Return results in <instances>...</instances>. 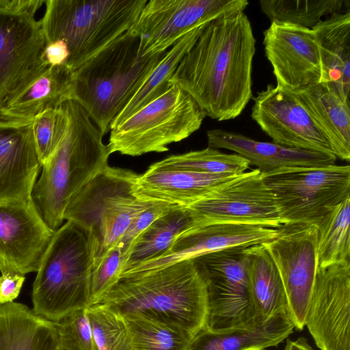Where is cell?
Wrapping results in <instances>:
<instances>
[{
    "instance_id": "6da1fadb",
    "label": "cell",
    "mask_w": 350,
    "mask_h": 350,
    "mask_svg": "<svg viewBox=\"0 0 350 350\" xmlns=\"http://www.w3.org/2000/svg\"><path fill=\"white\" fill-rule=\"evenodd\" d=\"M255 45L243 11L221 14L206 24L169 83L189 93L211 119H234L252 98Z\"/></svg>"
},
{
    "instance_id": "7a4b0ae2",
    "label": "cell",
    "mask_w": 350,
    "mask_h": 350,
    "mask_svg": "<svg viewBox=\"0 0 350 350\" xmlns=\"http://www.w3.org/2000/svg\"><path fill=\"white\" fill-rule=\"evenodd\" d=\"M98 304L124 317L165 324L193 338L206 327V282L193 259L121 277Z\"/></svg>"
},
{
    "instance_id": "3957f363",
    "label": "cell",
    "mask_w": 350,
    "mask_h": 350,
    "mask_svg": "<svg viewBox=\"0 0 350 350\" xmlns=\"http://www.w3.org/2000/svg\"><path fill=\"white\" fill-rule=\"evenodd\" d=\"M68 116L64 136L42 165L31 200L53 231L63 223L64 211L72 198L108 165L110 155L103 135L85 109L76 100L62 104Z\"/></svg>"
},
{
    "instance_id": "277c9868",
    "label": "cell",
    "mask_w": 350,
    "mask_h": 350,
    "mask_svg": "<svg viewBox=\"0 0 350 350\" xmlns=\"http://www.w3.org/2000/svg\"><path fill=\"white\" fill-rule=\"evenodd\" d=\"M139 44L131 29L73 71L72 99L103 135L163 54L141 57Z\"/></svg>"
},
{
    "instance_id": "5b68a950",
    "label": "cell",
    "mask_w": 350,
    "mask_h": 350,
    "mask_svg": "<svg viewBox=\"0 0 350 350\" xmlns=\"http://www.w3.org/2000/svg\"><path fill=\"white\" fill-rule=\"evenodd\" d=\"M148 0H46L40 19L47 43L63 40L75 71L130 31Z\"/></svg>"
},
{
    "instance_id": "8992f818",
    "label": "cell",
    "mask_w": 350,
    "mask_h": 350,
    "mask_svg": "<svg viewBox=\"0 0 350 350\" xmlns=\"http://www.w3.org/2000/svg\"><path fill=\"white\" fill-rule=\"evenodd\" d=\"M92 269L86 234L66 221L54 232L37 271L32 290L33 311L57 322L89 307Z\"/></svg>"
},
{
    "instance_id": "52a82bcc",
    "label": "cell",
    "mask_w": 350,
    "mask_h": 350,
    "mask_svg": "<svg viewBox=\"0 0 350 350\" xmlns=\"http://www.w3.org/2000/svg\"><path fill=\"white\" fill-rule=\"evenodd\" d=\"M138 174L107 166L69 202L64 219L86 234L92 267L120 241L133 219L150 203L135 198L133 185Z\"/></svg>"
},
{
    "instance_id": "ba28073f",
    "label": "cell",
    "mask_w": 350,
    "mask_h": 350,
    "mask_svg": "<svg viewBox=\"0 0 350 350\" xmlns=\"http://www.w3.org/2000/svg\"><path fill=\"white\" fill-rule=\"evenodd\" d=\"M110 129V154L132 157L163 152L198 131L206 113L192 96L176 83Z\"/></svg>"
},
{
    "instance_id": "9c48e42d",
    "label": "cell",
    "mask_w": 350,
    "mask_h": 350,
    "mask_svg": "<svg viewBox=\"0 0 350 350\" xmlns=\"http://www.w3.org/2000/svg\"><path fill=\"white\" fill-rule=\"evenodd\" d=\"M262 174L283 225L317 226L336 206L350 198L349 165L288 167Z\"/></svg>"
},
{
    "instance_id": "30bf717a",
    "label": "cell",
    "mask_w": 350,
    "mask_h": 350,
    "mask_svg": "<svg viewBox=\"0 0 350 350\" xmlns=\"http://www.w3.org/2000/svg\"><path fill=\"white\" fill-rule=\"evenodd\" d=\"M247 247H234L193 258L207 284L206 328L224 333L257 323L252 304Z\"/></svg>"
},
{
    "instance_id": "8fae6325",
    "label": "cell",
    "mask_w": 350,
    "mask_h": 350,
    "mask_svg": "<svg viewBox=\"0 0 350 350\" xmlns=\"http://www.w3.org/2000/svg\"><path fill=\"white\" fill-rule=\"evenodd\" d=\"M247 0H150L131 29L141 57L164 53L193 29L221 14L244 11Z\"/></svg>"
},
{
    "instance_id": "7c38bea8",
    "label": "cell",
    "mask_w": 350,
    "mask_h": 350,
    "mask_svg": "<svg viewBox=\"0 0 350 350\" xmlns=\"http://www.w3.org/2000/svg\"><path fill=\"white\" fill-rule=\"evenodd\" d=\"M187 208L194 226L232 223L279 228L283 225L274 196L257 168L224 183Z\"/></svg>"
},
{
    "instance_id": "4fadbf2b",
    "label": "cell",
    "mask_w": 350,
    "mask_h": 350,
    "mask_svg": "<svg viewBox=\"0 0 350 350\" xmlns=\"http://www.w3.org/2000/svg\"><path fill=\"white\" fill-rule=\"evenodd\" d=\"M316 225L284 224L277 236L262 243L273 260L282 279L289 317L297 330L305 317L318 269Z\"/></svg>"
},
{
    "instance_id": "5bb4252c",
    "label": "cell",
    "mask_w": 350,
    "mask_h": 350,
    "mask_svg": "<svg viewBox=\"0 0 350 350\" xmlns=\"http://www.w3.org/2000/svg\"><path fill=\"white\" fill-rule=\"evenodd\" d=\"M46 44L40 20L0 10V109L48 68Z\"/></svg>"
},
{
    "instance_id": "9a60e30c",
    "label": "cell",
    "mask_w": 350,
    "mask_h": 350,
    "mask_svg": "<svg viewBox=\"0 0 350 350\" xmlns=\"http://www.w3.org/2000/svg\"><path fill=\"white\" fill-rule=\"evenodd\" d=\"M305 326L321 350H350V262L318 267Z\"/></svg>"
},
{
    "instance_id": "2e32d148",
    "label": "cell",
    "mask_w": 350,
    "mask_h": 350,
    "mask_svg": "<svg viewBox=\"0 0 350 350\" xmlns=\"http://www.w3.org/2000/svg\"><path fill=\"white\" fill-rule=\"evenodd\" d=\"M251 117L277 144L334 155L328 140L292 90L268 85L254 98Z\"/></svg>"
},
{
    "instance_id": "e0dca14e",
    "label": "cell",
    "mask_w": 350,
    "mask_h": 350,
    "mask_svg": "<svg viewBox=\"0 0 350 350\" xmlns=\"http://www.w3.org/2000/svg\"><path fill=\"white\" fill-rule=\"evenodd\" d=\"M265 55L278 88L295 90L319 83L321 66L312 29L278 21L264 31Z\"/></svg>"
},
{
    "instance_id": "ac0fdd59",
    "label": "cell",
    "mask_w": 350,
    "mask_h": 350,
    "mask_svg": "<svg viewBox=\"0 0 350 350\" xmlns=\"http://www.w3.org/2000/svg\"><path fill=\"white\" fill-rule=\"evenodd\" d=\"M53 233L32 201L0 202L1 273L37 272Z\"/></svg>"
},
{
    "instance_id": "d6986e66",
    "label": "cell",
    "mask_w": 350,
    "mask_h": 350,
    "mask_svg": "<svg viewBox=\"0 0 350 350\" xmlns=\"http://www.w3.org/2000/svg\"><path fill=\"white\" fill-rule=\"evenodd\" d=\"M278 233V228L254 224L214 223L193 226L181 233L161 256L124 271L120 278L157 270L226 248L261 244L273 239Z\"/></svg>"
},
{
    "instance_id": "ffe728a7",
    "label": "cell",
    "mask_w": 350,
    "mask_h": 350,
    "mask_svg": "<svg viewBox=\"0 0 350 350\" xmlns=\"http://www.w3.org/2000/svg\"><path fill=\"white\" fill-rule=\"evenodd\" d=\"M42 163L32 120L0 121V202H30Z\"/></svg>"
},
{
    "instance_id": "44dd1931",
    "label": "cell",
    "mask_w": 350,
    "mask_h": 350,
    "mask_svg": "<svg viewBox=\"0 0 350 350\" xmlns=\"http://www.w3.org/2000/svg\"><path fill=\"white\" fill-rule=\"evenodd\" d=\"M237 176L170 168L154 163L144 174H138L133 193L143 202L188 207Z\"/></svg>"
},
{
    "instance_id": "7402d4cb",
    "label": "cell",
    "mask_w": 350,
    "mask_h": 350,
    "mask_svg": "<svg viewBox=\"0 0 350 350\" xmlns=\"http://www.w3.org/2000/svg\"><path fill=\"white\" fill-rule=\"evenodd\" d=\"M208 147L232 150L250 165L267 173L288 167L335 164V155L286 148L274 142H260L235 132L216 129L206 131Z\"/></svg>"
},
{
    "instance_id": "603a6c76",
    "label": "cell",
    "mask_w": 350,
    "mask_h": 350,
    "mask_svg": "<svg viewBox=\"0 0 350 350\" xmlns=\"http://www.w3.org/2000/svg\"><path fill=\"white\" fill-rule=\"evenodd\" d=\"M318 46L320 82L341 101L349 105L350 11L332 14L312 29Z\"/></svg>"
},
{
    "instance_id": "cb8c5ba5",
    "label": "cell",
    "mask_w": 350,
    "mask_h": 350,
    "mask_svg": "<svg viewBox=\"0 0 350 350\" xmlns=\"http://www.w3.org/2000/svg\"><path fill=\"white\" fill-rule=\"evenodd\" d=\"M328 140L336 157L350 160V107L323 82L292 90Z\"/></svg>"
},
{
    "instance_id": "d4e9b609",
    "label": "cell",
    "mask_w": 350,
    "mask_h": 350,
    "mask_svg": "<svg viewBox=\"0 0 350 350\" xmlns=\"http://www.w3.org/2000/svg\"><path fill=\"white\" fill-rule=\"evenodd\" d=\"M73 71L65 65L48 68L24 92L0 109V119L32 120L48 109L72 99Z\"/></svg>"
},
{
    "instance_id": "484cf974",
    "label": "cell",
    "mask_w": 350,
    "mask_h": 350,
    "mask_svg": "<svg viewBox=\"0 0 350 350\" xmlns=\"http://www.w3.org/2000/svg\"><path fill=\"white\" fill-rule=\"evenodd\" d=\"M0 350H59L55 322L24 304H0Z\"/></svg>"
},
{
    "instance_id": "4316f807",
    "label": "cell",
    "mask_w": 350,
    "mask_h": 350,
    "mask_svg": "<svg viewBox=\"0 0 350 350\" xmlns=\"http://www.w3.org/2000/svg\"><path fill=\"white\" fill-rule=\"evenodd\" d=\"M245 251L250 295L257 323H263L279 314H288L282 279L264 245L261 243L248 246Z\"/></svg>"
},
{
    "instance_id": "83f0119b",
    "label": "cell",
    "mask_w": 350,
    "mask_h": 350,
    "mask_svg": "<svg viewBox=\"0 0 350 350\" xmlns=\"http://www.w3.org/2000/svg\"><path fill=\"white\" fill-rule=\"evenodd\" d=\"M295 327L288 313L249 328L215 333L206 327L191 340L187 350H247L276 347L287 338Z\"/></svg>"
},
{
    "instance_id": "f1b7e54d",
    "label": "cell",
    "mask_w": 350,
    "mask_h": 350,
    "mask_svg": "<svg viewBox=\"0 0 350 350\" xmlns=\"http://www.w3.org/2000/svg\"><path fill=\"white\" fill-rule=\"evenodd\" d=\"M193 226V217L187 207L172 208L137 237L122 272L159 257L170 248L181 233Z\"/></svg>"
},
{
    "instance_id": "f546056e",
    "label": "cell",
    "mask_w": 350,
    "mask_h": 350,
    "mask_svg": "<svg viewBox=\"0 0 350 350\" xmlns=\"http://www.w3.org/2000/svg\"><path fill=\"white\" fill-rule=\"evenodd\" d=\"M206 23L191 30L162 55L151 72L113 120L110 129L162 94L170 87V78Z\"/></svg>"
},
{
    "instance_id": "4dcf8cb0",
    "label": "cell",
    "mask_w": 350,
    "mask_h": 350,
    "mask_svg": "<svg viewBox=\"0 0 350 350\" xmlns=\"http://www.w3.org/2000/svg\"><path fill=\"white\" fill-rule=\"evenodd\" d=\"M317 228L318 267L350 262V198L330 211Z\"/></svg>"
},
{
    "instance_id": "1f68e13d",
    "label": "cell",
    "mask_w": 350,
    "mask_h": 350,
    "mask_svg": "<svg viewBox=\"0 0 350 350\" xmlns=\"http://www.w3.org/2000/svg\"><path fill=\"white\" fill-rule=\"evenodd\" d=\"M345 0H260L262 12L271 22L278 21L312 29L325 16L340 12Z\"/></svg>"
},
{
    "instance_id": "d6a6232c",
    "label": "cell",
    "mask_w": 350,
    "mask_h": 350,
    "mask_svg": "<svg viewBox=\"0 0 350 350\" xmlns=\"http://www.w3.org/2000/svg\"><path fill=\"white\" fill-rule=\"evenodd\" d=\"M162 167L211 174L239 175L245 172L250 163L237 154H226L206 148L180 154L171 155L156 162Z\"/></svg>"
},
{
    "instance_id": "836d02e7",
    "label": "cell",
    "mask_w": 350,
    "mask_h": 350,
    "mask_svg": "<svg viewBox=\"0 0 350 350\" xmlns=\"http://www.w3.org/2000/svg\"><path fill=\"white\" fill-rule=\"evenodd\" d=\"M124 318L133 350H187L193 338L165 324L139 317Z\"/></svg>"
},
{
    "instance_id": "e575fe53",
    "label": "cell",
    "mask_w": 350,
    "mask_h": 350,
    "mask_svg": "<svg viewBox=\"0 0 350 350\" xmlns=\"http://www.w3.org/2000/svg\"><path fill=\"white\" fill-rule=\"evenodd\" d=\"M95 350H133L124 318L96 304L87 308Z\"/></svg>"
},
{
    "instance_id": "d590c367",
    "label": "cell",
    "mask_w": 350,
    "mask_h": 350,
    "mask_svg": "<svg viewBox=\"0 0 350 350\" xmlns=\"http://www.w3.org/2000/svg\"><path fill=\"white\" fill-rule=\"evenodd\" d=\"M67 124L68 116L62 105L44 111L32 120L34 143L42 165L62 142Z\"/></svg>"
},
{
    "instance_id": "8d00e7d4",
    "label": "cell",
    "mask_w": 350,
    "mask_h": 350,
    "mask_svg": "<svg viewBox=\"0 0 350 350\" xmlns=\"http://www.w3.org/2000/svg\"><path fill=\"white\" fill-rule=\"evenodd\" d=\"M128 257L122 247L117 243L98 264L92 267L90 276L91 305L98 304L118 282Z\"/></svg>"
},
{
    "instance_id": "74e56055",
    "label": "cell",
    "mask_w": 350,
    "mask_h": 350,
    "mask_svg": "<svg viewBox=\"0 0 350 350\" xmlns=\"http://www.w3.org/2000/svg\"><path fill=\"white\" fill-rule=\"evenodd\" d=\"M59 350H95L87 308L55 322Z\"/></svg>"
},
{
    "instance_id": "f35d334b",
    "label": "cell",
    "mask_w": 350,
    "mask_h": 350,
    "mask_svg": "<svg viewBox=\"0 0 350 350\" xmlns=\"http://www.w3.org/2000/svg\"><path fill=\"white\" fill-rule=\"evenodd\" d=\"M174 207L176 206L162 202H150L149 204L133 219L118 243L128 256L137 237L154 220Z\"/></svg>"
},
{
    "instance_id": "ab89813d",
    "label": "cell",
    "mask_w": 350,
    "mask_h": 350,
    "mask_svg": "<svg viewBox=\"0 0 350 350\" xmlns=\"http://www.w3.org/2000/svg\"><path fill=\"white\" fill-rule=\"evenodd\" d=\"M24 275L14 272L0 276V304L13 302L18 296L25 281Z\"/></svg>"
},
{
    "instance_id": "60d3db41",
    "label": "cell",
    "mask_w": 350,
    "mask_h": 350,
    "mask_svg": "<svg viewBox=\"0 0 350 350\" xmlns=\"http://www.w3.org/2000/svg\"><path fill=\"white\" fill-rule=\"evenodd\" d=\"M44 3L43 0H0V10L35 17L36 12Z\"/></svg>"
},
{
    "instance_id": "b9f144b4",
    "label": "cell",
    "mask_w": 350,
    "mask_h": 350,
    "mask_svg": "<svg viewBox=\"0 0 350 350\" xmlns=\"http://www.w3.org/2000/svg\"><path fill=\"white\" fill-rule=\"evenodd\" d=\"M44 57L49 66L66 65L69 58L68 48L63 40L47 43Z\"/></svg>"
},
{
    "instance_id": "7bdbcfd3",
    "label": "cell",
    "mask_w": 350,
    "mask_h": 350,
    "mask_svg": "<svg viewBox=\"0 0 350 350\" xmlns=\"http://www.w3.org/2000/svg\"><path fill=\"white\" fill-rule=\"evenodd\" d=\"M284 350H314L304 337H299L295 340L288 339Z\"/></svg>"
},
{
    "instance_id": "ee69618b",
    "label": "cell",
    "mask_w": 350,
    "mask_h": 350,
    "mask_svg": "<svg viewBox=\"0 0 350 350\" xmlns=\"http://www.w3.org/2000/svg\"><path fill=\"white\" fill-rule=\"evenodd\" d=\"M247 350H265V349H250Z\"/></svg>"
},
{
    "instance_id": "f6af8a7d",
    "label": "cell",
    "mask_w": 350,
    "mask_h": 350,
    "mask_svg": "<svg viewBox=\"0 0 350 350\" xmlns=\"http://www.w3.org/2000/svg\"><path fill=\"white\" fill-rule=\"evenodd\" d=\"M1 269H2V266H1V265L0 263V271H1Z\"/></svg>"
}]
</instances>
